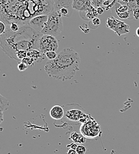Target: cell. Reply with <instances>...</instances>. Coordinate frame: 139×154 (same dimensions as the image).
I'll return each mask as SVG.
<instances>
[{
  "mask_svg": "<svg viewBox=\"0 0 139 154\" xmlns=\"http://www.w3.org/2000/svg\"><path fill=\"white\" fill-rule=\"evenodd\" d=\"M86 151V148L82 145H78L76 149V151L77 152L78 154H85Z\"/></svg>",
  "mask_w": 139,
  "mask_h": 154,
  "instance_id": "24",
  "label": "cell"
},
{
  "mask_svg": "<svg viewBox=\"0 0 139 154\" xmlns=\"http://www.w3.org/2000/svg\"><path fill=\"white\" fill-rule=\"evenodd\" d=\"M64 110L60 106H55L50 111V117L55 120H60L64 116Z\"/></svg>",
  "mask_w": 139,
  "mask_h": 154,
  "instance_id": "12",
  "label": "cell"
},
{
  "mask_svg": "<svg viewBox=\"0 0 139 154\" xmlns=\"http://www.w3.org/2000/svg\"><path fill=\"white\" fill-rule=\"evenodd\" d=\"M21 62H23L24 63H25L26 64H27L28 66H31L34 65V62H35V60H34V59L30 57H27L26 58H24Z\"/></svg>",
  "mask_w": 139,
  "mask_h": 154,
  "instance_id": "18",
  "label": "cell"
},
{
  "mask_svg": "<svg viewBox=\"0 0 139 154\" xmlns=\"http://www.w3.org/2000/svg\"><path fill=\"white\" fill-rule=\"evenodd\" d=\"M133 17L135 19H137L139 17V8H134L133 9Z\"/></svg>",
  "mask_w": 139,
  "mask_h": 154,
  "instance_id": "25",
  "label": "cell"
},
{
  "mask_svg": "<svg viewBox=\"0 0 139 154\" xmlns=\"http://www.w3.org/2000/svg\"><path fill=\"white\" fill-rule=\"evenodd\" d=\"M74 0H53V10L58 12L62 8L74 11L72 7Z\"/></svg>",
  "mask_w": 139,
  "mask_h": 154,
  "instance_id": "10",
  "label": "cell"
},
{
  "mask_svg": "<svg viewBox=\"0 0 139 154\" xmlns=\"http://www.w3.org/2000/svg\"><path fill=\"white\" fill-rule=\"evenodd\" d=\"M78 145H77V144L76 143H72L70 145H67V147L68 148H71V149H74V150H76L77 147H78Z\"/></svg>",
  "mask_w": 139,
  "mask_h": 154,
  "instance_id": "26",
  "label": "cell"
},
{
  "mask_svg": "<svg viewBox=\"0 0 139 154\" xmlns=\"http://www.w3.org/2000/svg\"><path fill=\"white\" fill-rule=\"evenodd\" d=\"M97 13L98 14V15H101V14H102L104 12V8L102 7H99L98 8H97Z\"/></svg>",
  "mask_w": 139,
  "mask_h": 154,
  "instance_id": "27",
  "label": "cell"
},
{
  "mask_svg": "<svg viewBox=\"0 0 139 154\" xmlns=\"http://www.w3.org/2000/svg\"><path fill=\"white\" fill-rule=\"evenodd\" d=\"M83 114L80 110H70L66 114L68 119L72 121H78L82 117Z\"/></svg>",
  "mask_w": 139,
  "mask_h": 154,
  "instance_id": "15",
  "label": "cell"
},
{
  "mask_svg": "<svg viewBox=\"0 0 139 154\" xmlns=\"http://www.w3.org/2000/svg\"><path fill=\"white\" fill-rule=\"evenodd\" d=\"M53 10V0H1V20L7 25L16 22L27 25L32 18L49 14Z\"/></svg>",
  "mask_w": 139,
  "mask_h": 154,
  "instance_id": "1",
  "label": "cell"
},
{
  "mask_svg": "<svg viewBox=\"0 0 139 154\" xmlns=\"http://www.w3.org/2000/svg\"><path fill=\"white\" fill-rule=\"evenodd\" d=\"M48 17V14H42L36 16L29 21L28 25L35 30L41 33L46 26Z\"/></svg>",
  "mask_w": 139,
  "mask_h": 154,
  "instance_id": "8",
  "label": "cell"
},
{
  "mask_svg": "<svg viewBox=\"0 0 139 154\" xmlns=\"http://www.w3.org/2000/svg\"><path fill=\"white\" fill-rule=\"evenodd\" d=\"M58 55V54L55 51H49L45 54L46 58L49 59V60H54L55 59L57 58Z\"/></svg>",
  "mask_w": 139,
  "mask_h": 154,
  "instance_id": "17",
  "label": "cell"
},
{
  "mask_svg": "<svg viewBox=\"0 0 139 154\" xmlns=\"http://www.w3.org/2000/svg\"><path fill=\"white\" fill-rule=\"evenodd\" d=\"M100 23H101V21L100 19H98V17H95L94 19L91 20V24H89V26H92V25L94 26L93 27V29H95V28L98 27V26L100 25Z\"/></svg>",
  "mask_w": 139,
  "mask_h": 154,
  "instance_id": "20",
  "label": "cell"
},
{
  "mask_svg": "<svg viewBox=\"0 0 139 154\" xmlns=\"http://www.w3.org/2000/svg\"><path fill=\"white\" fill-rule=\"evenodd\" d=\"M29 66H28L27 64H26L25 63L21 62L20 63H19L18 64V69L19 70L20 72H24L25 71Z\"/></svg>",
  "mask_w": 139,
  "mask_h": 154,
  "instance_id": "21",
  "label": "cell"
},
{
  "mask_svg": "<svg viewBox=\"0 0 139 154\" xmlns=\"http://www.w3.org/2000/svg\"><path fill=\"white\" fill-rule=\"evenodd\" d=\"M44 54L41 53L40 51L38 49H34L33 51L27 52V57L34 59V60L38 62H40L44 59Z\"/></svg>",
  "mask_w": 139,
  "mask_h": 154,
  "instance_id": "14",
  "label": "cell"
},
{
  "mask_svg": "<svg viewBox=\"0 0 139 154\" xmlns=\"http://www.w3.org/2000/svg\"><path fill=\"white\" fill-rule=\"evenodd\" d=\"M80 55L71 48L61 51L54 60H49L44 65L48 76L55 79L65 81L72 79L80 70Z\"/></svg>",
  "mask_w": 139,
  "mask_h": 154,
  "instance_id": "3",
  "label": "cell"
},
{
  "mask_svg": "<svg viewBox=\"0 0 139 154\" xmlns=\"http://www.w3.org/2000/svg\"><path fill=\"white\" fill-rule=\"evenodd\" d=\"M43 35L28 24L20 26V30L14 32L7 25L6 31L0 36L2 51L9 57L17 60L16 54L21 51L29 52L38 49V43Z\"/></svg>",
  "mask_w": 139,
  "mask_h": 154,
  "instance_id": "2",
  "label": "cell"
},
{
  "mask_svg": "<svg viewBox=\"0 0 139 154\" xmlns=\"http://www.w3.org/2000/svg\"><path fill=\"white\" fill-rule=\"evenodd\" d=\"M10 106V102L8 100L2 96V95H0V123H1L3 121V115L4 112L6 111Z\"/></svg>",
  "mask_w": 139,
  "mask_h": 154,
  "instance_id": "13",
  "label": "cell"
},
{
  "mask_svg": "<svg viewBox=\"0 0 139 154\" xmlns=\"http://www.w3.org/2000/svg\"><path fill=\"white\" fill-rule=\"evenodd\" d=\"M71 139L76 143H85L86 142L85 137L83 135L79 134L76 132H74L71 134Z\"/></svg>",
  "mask_w": 139,
  "mask_h": 154,
  "instance_id": "16",
  "label": "cell"
},
{
  "mask_svg": "<svg viewBox=\"0 0 139 154\" xmlns=\"http://www.w3.org/2000/svg\"><path fill=\"white\" fill-rule=\"evenodd\" d=\"M91 5L92 3L90 0H74L72 7L74 10H77L80 11L85 10Z\"/></svg>",
  "mask_w": 139,
  "mask_h": 154,
  "instance_id": "11",
  "label": "cell"
},
{
  "mask_svg": "<svg viewBox=\"0 0 139 154\" xmlns=\"http://www.w3.org/2000/svg\"><path fill=\"white\" fill-rule=\"evenodd\" d=\"M107 27L114 31L119 36L126 35L130 32V26L122 21L111 16L106 21Z\"/></svg>",
  "mask_w": 139,
  "mask_h": 154,
  "instance_id": "6",
  "label": "cell"
},
{
  "mask_svg": "<svg viewBox=\"0 0 139 154\" xmlns=\"http://www.w3.org/2000/svg\"><path fill=\"white\" fill-rule=\"evenodd\" d=\"M9 26L10 28L11 29V30L14 32H18L19 30H20V26L17 24V23L16 22H11L10 25H8Z\"/></svg>",
  "mask_w": 139,
  "mask_h": 154,
  "instance_id": "19",
  "label": "cell"
},
{
  "mask_svg": "<svg viewBox=\"0 0 139 154\" xmlns=\"http://www.w3.org/2000/svg\"><path fill=\"white\" fill-rule=\"evenodd\" d=\"M7 25L2 20L0 21V35H2L7 30Z\"/></svg>",
  "mask_w": 139,
  "mask_h": 154,
  "instance_id": "23",
  "label": "cell"
},
{
  "mask_svg": "<svg viewBox=\"0 0 139 154\" xmlns=\"http://www.w3.org/2000/svg\"><path fill=\"white\" fill-rule=\"evenodd\" d=\"M133 10L131 9L130 7L127 4H121L119 2H116L112 7V13L121 19H129ZM130 20V19H129Z\"/></svg>",
  "mask_w": 139,
  "mask_h": 154,
  "instance_id": "7",
  "label": "cell"
},
{
  "mask_svg": "<svg viewBox=\"0 0 139 154\" xmlns=\"http://www.w3.org/2000/svg\"><path fill=\"white\" fill-rule=\"evenodd\" d=\"M49 17L46 26L41 32L43 35H49L58 36L63 30L62 16L54 10L49 13Z\"/></svg>",
  "mask_w": 139,
  "mask_h": 154,
  "instance_id": "4",
  "label": "cell"
},
{
  "mask_svg": "<svg viewBox=\"0 0 139 154\" xmlns=\"http://www.w3.org/2000/svg\"><path fill=\"white\" fill-rule=\"evenodd\" d=\"M91 3L93 7L97 8L103 5V1L102 0H92L91 1Z\"/></svg>",
  "mask_w": 139,
  "mask_h": 154,
  "instance_id": "22",
  "label": "cell"
},
{
  "mask_svg": "<svg viewBox=\"0 0 139 154\" xmlns=\"http://www.w3.org/2000/svg\"><path fill=\"white\" fill-rule=\"evenodd\" d=\"M66 154H78L77 152L76 151V150L72 149H70L69 150H68V152Z\"/></svg>",
  "mask_w": 139,
  "mask_h": 154,
  "instance_id": "28",
  "label": "cell"
},
{
  "mask_svg": "<svg viewBox=\"0 0 139 154\" xmlns=\"http://www.w3.org/2000/svg\"><path fill=\"white\" fill-rule=\"evenodd\" d=\"M58 41L55 36L49 35H43L39 40L38 49L44 54L49 51H57L58 50Z\"/></svg>",
  "mask_w": 139,
  "mask_h": 154,
  "instance_id": "5",
  "label": "cell"
},
{
  "mask_svg": "<svg viewBox=\"0 0 139 154\" xmlns=\"http://www.w3.org/2000/svg\"><path fill=\"white\" fill-rule=\"evenodd\" d=\"M136 35L137 36V37L139 38V27L136 29Z\"/></svg>",
  "mask_w": 139,
  "mask_h": 154,
  "instance_id": "29",
  "label": "cell"
},
{
  "mask_svg": "<svg viewBox=\"0 0 139 154\" xmlns=\"http://www.w3.org/2000/svg\"><path fill=\"white\" fill-rule=\"evenodd\" d=\"M80 17L82 19L87 21L92 20L95 17H97L98 16L97 8L92 5L83 11H80Z\"/></svg>",
  "mask_w": 139,
  "mask_h": 154,
  "instance_id": "9",
  "label": "cell"
}]
</instances>
